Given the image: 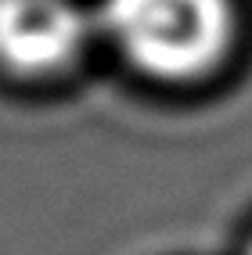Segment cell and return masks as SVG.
Returning <instances> with one entry per match:
<instances>
[{"label":"cell","instance_id":"obj_1","mask_svg":"<svg viewBox=\"0 0 252 255\" xmlns=\"http://www.w3.org/2000/svg\"><path fill=\"white\" fill-rule=\"evenodd\" d=\"M101 25L133 69L170 83L213 72L234 29L227 0H105Z\"/></svg>","mask_w":252,"mask_h":255},{"label":"cell","instance_id":"obj_3","mask_svg":"<svg viewBox=\"0 0 252 255\" xmlns=\"http://www.w3.org/2000/svg\"><path fill=\"white\" fill-rule=\"evenodd\" d=\"M249 255H252V248H249Z\"/></svg>","mask_w":252,"mask_h":255},{"label":"cell","instance_id":"obj_2","mask_svg":"<svg viewBox=\"0 0 252 255\" xmlns=\"http://www.w3.org/2000/svg\"><path fill=\"white\" fill-rule=\"evenodd\" d=\"M87 36V14L72 0H0V65L18 76L72 65Z\"/></svg>","mask_w":252,"mask_h":255}]
</instances>
